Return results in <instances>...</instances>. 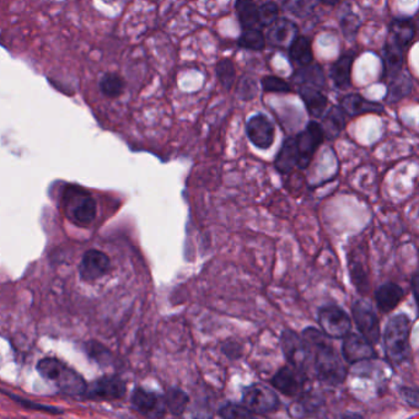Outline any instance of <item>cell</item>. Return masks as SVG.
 <instances>
[{"mask_svg": "<svg viewBox=\"0 0 419 419\" xmlns=\"http://www.w3.org/2000/svg\"><path fill=\"white\" fill-rule=\"evenodd\" d=\"M319 1L320 0H286L284 9L294 17L301 19L309 17L315 8L319 6Z\"/></svg>", "mask_w": 419, "mask_h": 419, "instance_id": "32", "label": "cell"}, {"mask_svg": "<svg viewBox=\"0 0 419 419\" xmlns=\"http://www.w3.org/2000/svg\"><path fill=\"white\" fill-rule=\"evenodd\" d=\"M133 407L139 413L150 418H161L165 416L166 404L164 396L155 392L145 391L143 389H137L133 392Z\"/></svg>", "mask_w": 419, "mask_h": 419, "instance_id": "13", "label": "cell"}, {"mask_svg": "<svg viewBox=\"0 0 419 419\" xmlns=\"http://www.w3.org/2000/svg\"><path fill=\"white\" fill-rule=\"evenodd\" d=\"M317 320L321 332L330 339H342L352 331L349 315L337 305H325L319 310Z\"/></svg>", "mask_w": 419, "mask_h": 419, "instance_id": "4", "label": "cell"}, {"mask_svg": "<svg viewBox=\"0 0 419 419\" xmlns=\"http://www.w3.org/2000/svg\"><path fill=\"white\" fill-rule=\"evenodd\" d=\"M126 393L124 382L116 376H106L95 382L90 389V396L101 400H117Z\"/></svg>", "mask_w": 419, "mask_h": 419, "instance_id": "17", "label": "cell"}, {"mask_svg": "<svg viewBox=\"0 0 419 419\" xmlns=\"http://www.w3.org/2000/svg\"><path fill=\"white\" fill-rule=\"evenodd\" d=\"M416 36V26L411 19H396L390 26V39H393L403 50L409 48Z\"/></svg>", "mask_w": 419, "mask_h": 419, "instance_id": "25", "label": "cell"}, {"mask_svg": "<svg viewBox=\"0 0 419 419\" xmlns=\"http://www.w3.org/2000/svg\"><path fill=\"white\" fill-rule=\"evenodd\" d=\"M301 337L309 347L311 365L317 379L330 387L341 385L346 380L347 369L330 338L315 327L305 328Z\"/></svg>", "mask_w": 419, "mask_h": 419, "instance_id": "1", "label": "cell"}, {"mask_svg": "<svg viewBox=\"0 0 419 419\" xmlns=\"http://www.w3.org/2000/svg\"><path fill=\"white\" fill-rule=\"evenodd\" d=\"M321 118L322 123L320 126L325 138H338L346 127V117L341 107H332L331 110L326 111L325 115Z\"/></svg>", "mask_w": 419, "mask_h": 419, "instance_id": "24", "label": "cell"}, {"mask_svg": "<svg viewBox=\"0 0 419 419\" xmlns=\"http://www.w3.org/2000/svg\"><path fill=\"white\" fill-rule=\"evenodd\" d=\"M403 297H404V292H403L402 288L392 281L382 284L376 289L375 292L378 308L384 314H389L396 309Z\"/></svg>", "mask_w": 419, "mask_h": 419, "instance_id": "18", "label": "cell"}, {"mask_svg": "<svg viewBox=\"0 0 419 419\" xmlns=\"http://www.w3.org/2000/svg\"><path fill=\"white\" fill-rule=\"evenodd\" d=\"M246 133L250 142L259 149L263 150L272 147L276 136L273 123L268 120V117L262 113L254 115L248 120Z\"/></svg>", "mask_w": 419, "mask_h": 419, "instance_id": "12", "label": "cell"}, {"mask_svg": "<svg viewBox=\"0 0 419 419\" xmlns=\"http://www.w3.org/2000/svg\"><path fill=\"white\" fill-rule=\"evenodd\" d=\"M324 139L325 136L320 123L317 122H309L303 132L299 133L298 137H295L299 154V169H306L309 166L313 156L316 153V150L319 149Z\"/></svg>", "mask_w": 419, "mask_h": 419, "instance_id": "10", "label": "cell"}, {"mask_svg": "<svg viewBox=\"0 0 419 419\" xmlns=\"http://www.w3.org/2000/svg\"><path fill=\"white\" fill-rule=\"evenodd\" d=\"M292 83L298 88L300 86H315V88H325V75L322 68L317 64L300 66L295 71L292 77Z\"/></svg>", "mask_w": 419, "mask_h": 419, "instance_id": "21", "label": "cell"}, {"mask_svg": "<svg viewBox=\"0 0 419 419\" xmlns=\"http://www.w3.org/2000/svg\"><path fill=\"white\" fill-rule=\"evenodd\" d=\"M309 382L308 373L288 364L277 371L270 379L272 387L288 398L301 396Z\"/></svg>", "mask_w": 419, "mask_h": 419, "instance_id": "7", "label": "cell"}, {"mask_svg": "<svg viewBox=\"0 0 419 419\" xmlns=\"http://www.w3.org/2000/svg\"><path fill=\"white\" fill-rule=\"evenodd\" d=\"M352 315L360 335L371 344L380 341V321L371 304L365 300H357L352 306Z\"/></svg>", "mask_w": 419, "mask_h": 419, "instance_id": "8", "label": "cell"}, {"mask_svg": "<svg viewBox=\"0 0 419 419\" xmlns=\"http://www.w3.org/2000/svg\"><path fill=\"white\" fill-rule=\"evenodd\" d=\"M126 89L124 79L117 73H106L100 80V90L109 99L120 97Z\"/></svg>", "mask_w": 419, "mask_h": 419, "instance_id": "28", "label": "cell"}, {"mask_svg": "<svg viewBox=\"0 0 419 419\" xmlns=\"http://www.w3.org/2000/svg\"><path fill=\"white\" fill-rule=\"evenodd\" d=\"M298 148L295 138L286 139L274 160L277 170L283 175H287L295 166H298Z\"/></svg>", "mask_w": 419, "mask_h": 419, "instance_id": "23", "label": "cell"}, {"mask_svg": "<svg viewBox=\"0 0 419 419\" xmlns=\"http://www.w3.org/2000/svg\"><path fill=\"white\" fill-rule=\"evenodd\" d=\"M216 75L221 80V86L229 91L232 89V84L235 82V77H236V71H235V66H234L232 59L226 58V59H221L218 63Z\"/></svg>", "mask_w": 419, "mask_h": 419, "instance_id": "33", "label": "cell"}, {"mask_svg": "<svg viewBox=\"0 0 419 419\" xmlns=\"http://www.w3.org/2000/svg\"><path fill=\"white\" fill-rule=\"evenodd\" d=\"M257 83L252 77H243L237 86V95L243 101H250L257 95Z\"/></svg>", "mask_w": 419, "mask_h": 419, "instance_id": "37", "label": "cell"}, {"mask_svg": "<svg viewBox=\"0 0 419 419\" xmlns=\"http://www.w3.org/2000/svg\"><path fill=\"white\" fill-rule=\"evenodd\" d=\"M79 270L84 281H96L105 276L110 270V259L104 252L91 250L84 254Z\"/></svg>", "mask_w": 419, "mask_h": 419, "instance_id": "14", "label": "cell"}, {"mask_svg": "<svg viewBox=\"0 0 419 419\" xmlns=\"http://www.w3.org/2000/svg\"><path fill=\"white\" fill-rule=\"evenodd\" d=\"M339 107L344 112V115L351 117L360 116L364 113H381L384 112V106L365 99L360 94H348L343 96L339 101Z\"/></svg>", "mask_w": 419, "mask_h": 419, "instance_id": "15", "label": "cell"}, {"mask_svg": "<svg viewBox=\"0 0 419 419\" xmlns=\"http://www.w3.org/2000/svg\"><path fill=\"white\" fill-rule=\"evenodd\" d=\"M412 79L407 73L401 72L398 77H393L389 82V91H387V101H398L406 97L412 90Z\"/></svg>", "mask_w": 419, "mask_h": 419, "instance_id": "27", "label": "cell"}, {"mask_svg": "<svg viewBox=\"0 0 419 419\" xmlns=\"http://www.w3.org/2000/svg\"><path fill=\"white\" fill-rule=\"evenodd\" d=\"M298 89L299 94L301 96L310 116L314 118H321L324 116L328 106V100L324 94V89L315 86H300Z\"/></svg>", "mask_w": 419, "mask_h": 419, "instance_id": "19", "label": "cell"}, {"mask_svg": "<svg viewBox=\"0 0 419 419\" xmlns=\"http://www.w3.org/2000/svg\"><path fill=\"white\" fill-rule=\"evenodd\" d=\"M218 414L226 419H235V418H252L254 414L250 411V409L243 406V404H239V403L229 402L224 404Z\"/></svg>", "mask_w": 419, "mask_h": 419, "instance_id": "34", "label": "cell"}, {"mask_svg": "<svg viewBox=\"0 0 419 419\" xmlns=\"http://www.w3.org/2000/svg\"><path fill=\"white\" fill-rule=\"evenodd\" d=\"M236 10L243 30L254 28L259 24L257 6L254 4V0H236Z\"/></svg>", "mask_w": 419, "mask_h": 419, "instance_id": "29", "label": "cell"}, {"mask_svg": "<svg viewBox=\"0 0 419 419\" xmlns=\"http://www.w3.org/2000/svg\"><path fill=\"white\" fill-rule=\"evenodd\" d=\"M322 3H325L327 6H336L341 0H321Z\"/></svg>", "mask_w": 419, "mask_h": 419, "instance_id": "40", "label": "cell"}, {"mask_svg": "<svg viewBox=\"0 0 419 419\" xmlns=\"http://www.w3.org/2000/svg\"><path fill=\"white\" fill-rule=\"evenodd\" d=\"M243 406L254 414H268L276 412L281 401L273 389L263 384H252L243 390Z\"/></svg>", "mask_w": 419, "mask_h": 419, "instance_id": "5", "label": "cell"}, {"mask_svg": "<svg viewBox=\"0 0 419 419\" xmlns=\"http://www.w3.org/2000/svg\"><path fill=\"white\" fill-rule=\"evenodd\" d=\"M411 320L406 314H398L387 321L384 330V348L392 365L404 363L411 353Z\"/></svg>", "mask_w": 419, "mask_h": 419, "instance_id": "2", "label": "cell"}, {"mask_svg": "<svg viewBox=\"0 0 419 419\" xmlns=\"http://www.w3.org/2000/svg\"><path fill=\"white\" fill-rule=\"evenodd\" d=\"M281 346L288 363L308 373L311 366V355L303 337L299 336L297 332L287 330L281 333Z\"/></svg>", "mask_w": 419, "mask_h": 419, "instance_id": "9", "label": "cell"}, {"mask_svg": "<svg viewBox=\"0 0 419 419\" xmlns=\"http://www.w3.org/2000/svg\"><path fill=\"white\" fill-rule=\"evenodd\" d=\"M289 57L297 66H309L313 63V50L309 39L298 35L289 46Z\"/></svg>", "mask_w": 419, "mask_h": 419, "instance_id": "26", "label": "cell"}, {"mask_svg": "<svg viewBox=\"0 0 419 419\" xmlns=\"http://www.w3.org/2000/svg\"><path fill=\"white\" fill-rule=\"evenodd\" d=\"M164 400H165L166 409H169L175 416H181L186 411L189 403L187 393L178 389H171L166 392Z\"/></svg>", "mask_w": 419, "mask_h": 419, "instance_id": "30", "label": "cell"}, {"mask_svg": "<svg viewBox=\"0 0 419 419\" xmlns=\"http://www.w3.org/2000/svg\"><path fill=\"white\" fill-rule=\"evenodd\" d=\"M404 52L406 50H403L401 46H398L393 39L389 37L384 48V66L387 82H390L402 72Z\"/></svg>", "mask_w": 419, "mask_h": 419, "instance_id": "20", "label": "cell"}, {"mask_svg": "<svg viewBox=\"0 0 419 419\" xmlns=\"http://www.w3.org/2000/svg\"><path fill=\"white\" fill-rule=\"evenodd\" d=\"M278 14H279V9L276 3L268 1L263 6H259L257 8V20H259V25L263 28H268L278 19Z\"/></svg>", "mask_w": 419, "mask_h": 419, "instance_id": "35", "label": "cell"}, {"mask_svg": "<svg viewBox=\"0 0 419 419\" xmlns=\"http://www.w3.org/2000/svg\"><path fill=\"white\" fill-rule=\"evenodd\" d=\"M66 213L79 225H89L96 216V203L90 194L79 188H71L64 197Z\"/></svg>", "mask_w": 419, "mask_h": 419, "instance_id": "6", "label": "cell"}, {"mask_svg": "<svg viewBox=\"0 0 419 419\" xmlns=\"http://www.w3.org/2000/svg\"><path fill=\"white\" fill-rule=\"evenodd\" d=\"M268 28L267 39L270 44L278 48H289L292 39L299 35L297 25L288 19H277Z\"/></svg>", "mask_w": 419, "mask_h": 419, "instance_id": "16", "label": "cell"}, {"mask_svg": "<svg viewBox=\"0 0 419 419\" xmlns=\"http://www.w3.org/2000/svg\"><path fill=\"white\" fill-rule=\"evenodd\" d=\"M342 354L349 364H358L362 362H370L378 358L375 349L364 337L351 331L342 338Z\"/></svg>", "mask_w": 419, "mask_h": 419, "instance_id": "11", "label": "cell"}, {"mask_svg": "<svg viewBox=\"0 0 419 419\" xmlns=\"http://www.w3.org/2000/svg\"><path fill=\"white\" fill-rule=\"evenodd\" d=\"M352 66L353 58L351 55H342L332 64L330 75L337 89L344 91L352 86Z\"/></svg>", "mask_w": 419, "mask_h": 419, "instance_id": "22", "label": "cell"}, {"mask_svg": "<svg viewBox=\"0 0 419 419\" xmlns=\"http://www.w3.org/2000/svg\"><path fill=\"white\" fill-rule=\"evenodd\" d=\"M239 46L246 50H262L266 46L265 35L259 28H243L239 39Z\"/></svg>", "mask_w": 419, "mask_h": 419, "instance_id": "31", "label": "cell"}, {"mask_svg": "<svg viewBox=\"0 0 419 419\" xmlns=\"http://www.w3.org/2000/svg\"><path fill=\"white\" fill-rule=\"evenodd\" d=\"M37 369L44 379L55 382L58 389L69 395H80L86 389L83 378L57 359L41 360Z\"/></svg>", "mask_w": 419, "mask_h": 419, "instance_id": "3", "label": "cell"}, {"mask_svg": "<svg viewBox=\"0 0 419 419\" xmlns=\"http://www.w3.org/2000/svg\"><path fill=\"white\" fill-rule=\"evenodd\" d=\"M418 272H414L413 276H412V281H411V286H412V292H413L414 303L418 306V299H417V294H418Z\"/></svg>", "mask_w": 419, "mask_h": 419, "instance_id": "39", "label": "cell"}, {"mask_svg": "<svg viewBox=\"0 0 419 419\" xmlns=\"http://www.w3.org/2000/svg\"><path fill=\"white\" fill-rule=\"evenodd\" d=\"M400 393L402 396L403 400L409 403V406H412L414 409L419 407V396L418 390L412 389V387H401Z\"/></svg>", "mask_w": 419, "mask_h": 419, "instance_id": "38", "label": "cell"}, {"mask_svg": "<svg viewBox=\"0 0 419 419\" xmlns=\"http://www.w3.org/2000/svg\"><path fill=\"white\" fill-rule=\"evenodd\" d=\"M262 89L266 93H279V94H288L292 93V86L290 84L287 83L281 77H274V75H268L261 80Z\"/></svg>", "mask_w": 419, "mask_h": 419, "instance_id": "36", "label": "cell"}]
</instances>
